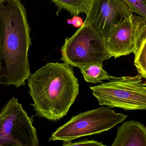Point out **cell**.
<instances>
[{
    "label": "cell",
    "instance_id": "obj_9",
    "mask_svg": "<svg viewBox=\"0 0 146 146\" xmlns=\"http://www.w3.org/2000/svg\"><path fill=\"white\" fill-rule=\"evenodd\" d=\"M112 146H146V127L134 121L124 123L117 129Z\"/></svg>",
    "mask_w": 146,
    "mask_h": 146
},
{
    "label": "cell",
    "instance_id": "obj_14",
    "mask_svg": "<svg viewBox=\"0 0 146 146\" xmlns=\"http://www.w3.org/2000/svg\"><path fill=\"white\" fill-rule=\"evenodd\" d=\"M63 146H104L105 145L103 144L102 142H99L98 141L94 140H85L81 141L79 142H74L72 143L71 142H63Z\"/></svg>",
    "mask_w": 146,
    "mask_h": 146
},
{
    "label": "cell",
    "instance_id": "obj_15",
    "mask_svg": "<svg viewBox=\"0 0 146 146\" xmlns=\"http://www.w3.org/2000/svg\"><path fill=\"white\" fill-rule=\"evenodd\" d=\"M67 22L68 24L72 25L76 27H81L84 23L82 19L77 15L74 16L72 19H68Z\"/></svg>",
    "mask_w": 146,
    "mask_h": 146
},
{
    "label": "cell",
    "instance_id": "obj_2",
    "mask_svg": "<svg viewBox=\"0 0 146 146\" xmlns=\"http://www.w3.org/2000/svg\"><path fill=\"white\" fill-rule=\"evenodd\" d=\"M66 63H48L30 73L29 93L36 115L56 121L67 114L79 94L78 79Z\"/></svg>",
    "mask_w": 146,
    "mask_h": 146
},
{
    "label": "cell",
    "instance_id": "obj_10",
    "mask_svg": "<svg viewBox=\"0 0 146 146\" xmlns=\"http://www.w3.org/2000/svg\"><path fill=\"white\" fill-rule=\"evenodd\" d=\"M84 80L89 83H103L102 81H111L116 77L110 75L103 69L102 64H94L79 68Z\"/></svg>",
    "mask_w": 146,
    "mask_h": 146
},
{
    "label": "cell",
    "instance_id": "obj_7",
    "mask_svg": "<svg viewBox=\"0 0 146 146\" xmlns=\"http://www.w3.org/2000/svg\"><path fill=\"white\" fill-rule=\"evenodd\" d=\"M146 32V19L133 13L116 27L106 40L111 57L135 54Z\"/></svg>",
    "mask_w": 146,
    "mask_h": 146
},
{
    "label": "cell",
    "instance_id": "obj_4",
    "mask_svg": "<svg viewBox=\"0 0 146 146\" xmlns=\"http://www.w3.org/2000/svg\"><path fill=\"white\" fill-rule=\"evenodd\" d=\"M90 88L99 105L125 110H146V83L140 74L116 77Z\"/></svg>",
    "mask_w": 146,
    "mask_h": 146
},
{
    "label": "cell",
    "instance_id": "obj_8",
    "mask_svg": "<svg viewBox=\"0 0 146 146\" xmlns=\"http://www.w3.org/2000/svg\"><path fill=\"white\" fill-rule=\"evenodd\" d=\"M133 13L123 0H92L85 21L106 40L116 27Z\"/></svg>",
    "mask_w": 146,
    "mask_h": 146
},
{
    "label": "cell",
    "instance_id": "obj_6",
    "mask_svg": "<svg viewBox=\"0 0 146 146\" xmlns=\"http://www.w3.org/2000/svg\"><path fill=\"white\" fill-rule=\"evenodd\" d=\"M32 117L13 97L0 112V146H38Z\"/></svg>",
    "mask_w": 146,
    "mask_h": 146
},
{
    "label": "cell",
    "instance_id": "obj_11",
    "mask_svg": "<svg viewBox=\"0 0 146 146\" xmlns=\"http://www.w3.org/2000/svg\"><path fill=\"white\" fill-rule=\"evenodd\" d=\"M58 8L64 9L72 15L78 16L80 14H86L92 0H51Z\"/></svg>",
    "mask_w": 146,
    "mask_h": 146
},
{
    "label": "cell",
    "instance_id": "obj_12",
    "mask_svg": "<svg viewBox=\"0 0 146 146\" xmlns=\"http://www.w3.org/2000/svg\"><path fill=\"white\" fill-rule=\"evenodd\" d=\"M134 54L135 66L139 74L146 79V32Z\"/></svg>",
    "mask_w": 146,
    "mask_h": 146
},
{
    "label": "cell",
    "instance_id": "obj_13",
    "mask_svg": "<svg viewBox=\"0 0 146 146\" xmlns=\"http://www.w3.org/2000/svg\"><path fill=\"white\" fill-rule=\"evenodd\" d=\"M133 13L146 19V0H123Z\"/></svg>",
    "mask_w": 146,
    "mask_h": 146
},
{
    "label": "cell",
    "instance_id": "obj_1",
    "mask_svg": "<svg viewBox=\"0 0 146 146\" xmlns=\"http://www.w3.org/2000/svg\"><path fill=\"white\" fill-rule=\"evenodd\" d=\"M26 10L19 0H0V84L17 87L30 75L31 44Z\"/></svg>",
    "mask_w": 146,
    "mask_h": 146
},
{
    "label": "cell",
    "instance_id": "obj_5",
    "mask_svg": "<svg viewBox=\"0 0 146 146\" xmlns=\"http://www.w3.org/2000/svg\"><path fill=\"white\" fill-rule=\"evenodd\" d=\"M127 116L117 113L107 107L88 111L74 116L53 133L49 141L71 142L84 136L101 133L124 121Z\"/></svg>",
    "mask_w": 146,
    "mask_h": 146
},
{
    "label": "cell",
    "instance_id": "obj_3",
    "mask_svg": "<svg viewBox=\"0 0 146 146\" xmlns=\"http://www.w3.org/2000/svg\"><path fill=\"white\" fill-rule=\"evenodd\" d=\"M61 53V60L79 68L102 64L111 57L105 39L85 21L72 37L65 39Z\"/></svg>",
    "mask_w": 146,
    "mask_h": 146
}]
</instances>
